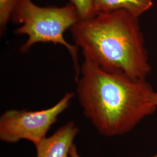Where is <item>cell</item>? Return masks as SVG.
Returning a JSON list of instances; mask_svg holds the SVG:
<instances>
[{
	"label": "cell",
	"instance_id": "6da1fadb",
	"mask_svg": "<svg viewBox=\"0 0 157 157\" xmlns=\"http://www.w3.org/2000/svg\"><path fill=\"white\" fill-rule=\"evenodd\" d=\"M75 80L84 116L100 135H125L156 110L146 78L109 72L84 58Z\"/></svg>",
	"mask_w": 157,
	"mask_h": 157
},
{
	"label": "cell",
	"instance_id": "7a4b0ae2",
	"mask_svg": "<svg viewBox=\"0 0 157 157\" xmlns=\"http://www.w3.org/2000/svg\"><path fill=\"white\" fill-rule=\"evenodd\" d=\"M70 31L84 58L103 69L137 78H146L150 72L139 18L128 12L99 13L79 21Z\"/></svg>",
	"mask_w": 157,
	"mask_h": 157
},
{
	"label": "cell",
	"instance_id": "3957f363",
	"mask_svg": "<svg viewBox=\"0 0 157 157\" xmlns=\"http://www.w3.org/2000/svg\"><path fill=\"white\" fill-rule=\"evenodd\" d=\"M11 21L21 25L14 31L17 35H26L27 41L20 47L22 53H26L37 43H51L66 48L73 61L75 79L80 74L78 47L68 43L64 33L80 21L74 6L69 3L63 6H40L32 0H17L12 13Z\"/></svg>",
	"mask_w": 157,
	"mask_h": 157
},
{
	"label": "cell",
	"instance_id": "277c9868",
	"mask_svg": "<svg viewBox=\"0 0 157 157\" xmlns=\"http://www.w3.org/2000/svg\"><path fill=\"white\" fill-rule=\"evenodd\" d=\"M75 95V93L67 92L54 105L43 110L6 111L0 117V140L10 144L27 140L37 145L47 137L58 117L69 107Z\"/></svg>",
	"mask_w": 157,
	"mask_h": 157
},
{
	"label": "cell",
	"instance_id": "5b68a950",
	"mask_svg": "<svg viewBox=\"0 0 157 157\" xmlns=\"http://www.w3.org/2000/svg\"><path fill=\"white\" fill-rule=\"evenodd\" d=\"M79 129L72 121H69L48 137H45L37 145L36 157H67L73 141Z\"/></svg>",
	"mask_w": 157,
	"mask_h": 157
},
{
	"label": "cell",
	"instance_id": "8992f818",
	"mask_svg": "<svg viewBox=\"0 0 157 157\" xmlns=\"http://www.w3.org/2000/svg\"><path fill=\"white\" fill-rule=\"evenodd\" d=\"M152 6V0H95L97 14L124 11L138 18Z\"/></svg>",
	"mask_w": 157,
	"mask_h": 157
},
{
	"label": "cell",
	"instance_id": "52a82bcc",
	"mask_svg": "<svg viewBox=\"0 0 157 157\" xmlns=\"http://www.w3.org/2000/svg\"><path fill=\"white\" fill-rule=\"evenodd\" d=\"M75 8L80 21H86L95 17V0H70Z\"/></svg>",
	"mask_w": 157,
	"mask_h": 157
},
{
	"label": "cell",
	"instance_id": "ba28073f",
	"mask_svg": "<svg viewBox=\"0 0 157 157\" xmlns=\"http://www.w3.org/2000/svg\"><path fill=\"white\" fill-rule=\"evenodd\" d=\"M17 0H0V34L6 31V25L11 20L12 13L17 6Z\"/></svg>",
	"mask_w": 157,
	"mask_h": 157
},
{
	"label": "cell",
	"instance_id": "9c48e42d",
	"mask_svg": "<svg viewBox=\"0 0 157 157\" xmlns=\"http://www.w3.org/2000/svg\"><path fill=\"white\" fill-rule=\"evenodd\" d=\"M69 157H81L78 152V150L75 144H73L70 152H69Z\"/></svg>",
	"mask_w": 157,
	"mask_h": 157
},
{
	"label": "cell",
	"instance_id": "30bf717a",
	"mask_svg": "<svg viewBox=\"0 0 157 157\" xmlns=\"http://www.w3.org/2000/svg\"><path fill=\"white\" fill-rule=\"evenodd\" d=\"M152 102L153 104L157 107V93L156 92H155L154 94L152 95Z\"/></svg>",
	"mask_w": 157,
	"mask_h": 157
},
{
	"label": "cell",
	"instance_id": "8fae6325",
	"mask_svg": "<svg viewBox=\"0 0 157 157\" xmlns=\"http://www.w3.org/2000/svg\"><path fill=\"white\" fill-rule=\"evenodd\" d=\"M157 157V154L155 155H154V156H152V157Z\"/></svg>",
	"mask_w": 157,
	"mask_h": 157
}]
</instances>
